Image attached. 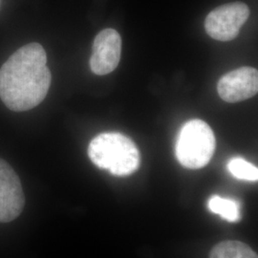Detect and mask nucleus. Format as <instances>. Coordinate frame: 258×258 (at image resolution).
<instances>
[{"label":"nucleus","instance_id":"f257e3e1","mask_svg":"<svg viewBox=\"0 0 258 258\" xmlns=\"http://www.w3.org/2000/svg\"><path fill=\"white\" fill-rule=\"evenodd\" d=\"M51 84L44 48L29 43L0 68V99L12 111L33 109L46 98Z\"/></svg>","mask_w":258,"mask_h":258},{"label":"nucleus","instance_id":"f03ea898","mask_svg":"<svg viewBox=\"0 0 258 258\" xmlns=\"http://www.w3.org/2000/svg\"><path fill=\"white\" fill-rule=\"evenodd\" d=\"M88 155L98 167L116 176L134 173L141 163V155L134 142L117 132L102 133L93 139L88 147Z\"/></svg>","mask_w":258,"mask_h":258},{"label":"nucleus","instance_id":"7ed1b4c3","mask_svg":"<svg viewBox=\"0 0 258 258\" xmlns=\"http://www.w3.org/2000/svg\"><path fill=\"white\" fill-rule=\"evenodd\" d=\"M215 146L213 131L207 122L201 120H189L179 133L176 157L184 167L199 169L210 163Z\"/></svg>","mask_w":258,"mask_h":258},{"label":"nucleus","instance_id":"20e7f679","mask_svg":"<svg viewBox=\"0 0 258 258\" xmlns=\"http://www.w3.org/2000/svg\"><path fill=\"white\" fill-rule=\"evenodd\" d=\"M249 16V7L245 3L233 2L222 5L207 16L206 32L216 40L230 41L238 36Z\"/></svg>","mask_w":258,"mask_h":258},{"label":"nucleus","instance_id":"39448f33","mask_svg":"<svg viewBox=\"0 0 258 258\" xmlns=\"http://www.w3.org/2000/svg\"><path fill=\"white\" fill-rule=\"evenodd\" d=\"M25 197L19 177L3 159H0V223L17 219L24 209Z\"/></svg>","mask_w":258,"mask_h":258},{"label":"nucleus","instance_id":"423d86ee","mask_svg":"<svg viewBox=\"0 0 258 258\" xmlns=\"http://www.w3.org/2000/svg\"><path fill=\"white\" fill-rule=\"evenodd\" d=\"M121 54V37L114 29H105L95 38L90 58L93 73L103 76L114 71L119 64Z\"/></svg>","mask_w":258,"mask_h":258},{"label":"nucleus","instance_id":"0eeeda50","mask_svg":"<svg viewBox=\"0 0 258 258\" xmlns=\"http://www.w3.org/2000/svg\"><path fill=\"white\" fill-rule=\"evenodd\" d=\"M222 100L237 102L248 100L257 94L258 72L251 67H241L223 76L217 84Z\"/></svg>","mask_w":258,"mask_h":258},{"label":"nucleus","instance_id":"6e6552de","mask_svg":"<svg viewBox=\"0 0 258 258\" xmlns=\"http://www.w3.org/2000/svg\"><path fill=\"white\" fill-rule=\"evenodd\" d=\"M210 258H258L254 250L239 241H225L216 245Z\"/></svg>","mask_w":258,"mask_h":258},{"label":"nucleus","instance_id":"1a4fd4ad","mask_svg":"<svg viewBox=\"0 0 258 258\" xmlns=\"http://www.w3.org/2000/svg\"><path fill=\"white\" fill-rule=\"evenodd\" d=\"M209 209L227 221L236 222L240 219V205L235 200L215 195L209 201Z\"/></svg>","mask_w":258,"mask_h":258},{"label":"nucleus","instance_id":"9d476101","mask_svg":"<svg viewBox=\"0 0 258 258\" xmlns=\"http://www.w3.org/2000/svg\"><path fill=\"white\" fill-rule=\"evenodd\" d=\"M228 168L235 178L254 182L257 181V167L242 158H233L228 164Z\"/></svg>","mask_w":258,"mask_h":258}]
</instances>
